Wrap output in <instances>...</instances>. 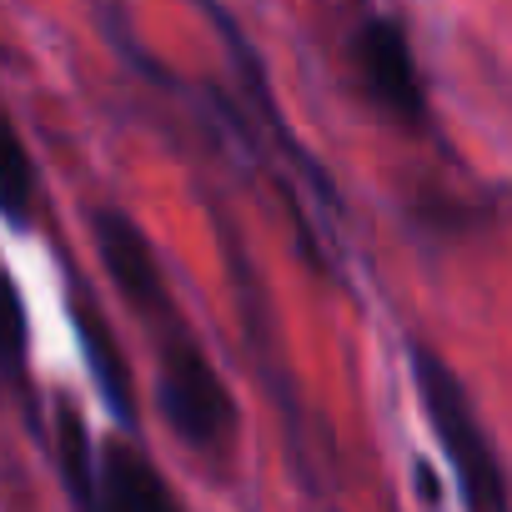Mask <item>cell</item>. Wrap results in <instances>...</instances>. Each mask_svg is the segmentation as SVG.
<instances>
[{
    "mask_svg": "<svg viewBox=\"0 0 512 512\" xmlns=\"http://www.w3.org/2000/svg\"><path fill=\"white\" fill-rule=\"evenodd\" d=\"M412 372H417V392H422V407L432 417V432L452 462V477L462 487V502L467 512H512V497H507V477H502V462L487 442V427L467 397V387L452 377V367L417 347L412 352Z\"/></svg>",
    "mask_w": 512,
    "mask_h": 512,
    "instance_id": "cell-1",
    "label": "cell"
},
{
    "mask_svg": "<svg viewBox=\"0 0 512 512\" xmlns=\"http://www.w3.org/2000/svg\"><path fill=\"white\" fill-rule=\"evenodd\" d=\"M156 402H161V417L171 422V432L196 452H221L236 432V407L226 397V382L216 377L206 352L176 322H161Z\"/></svg>",
    "mask_w": 512,
    "mask_h": 512,
    "instance_id": "cell-2",
    "label": "cell"
},
{
    "mask_svg": "<svg viewBox=\"0 0 512 512\" xmlns=\"http://www.w3.org/2000/svg\"><path fill=\"white\" fill-rule=\"evenodd\" d=\"M352 61H357V81L367 91V101L397 121V126H417L422 111H427V96H422V76H417V56L402 36L397 21H362V31L352 36Z\"/></svg>",
    "mask_w": 512,
    "mask_h": 512,
    "instance_id": "cell-3",
    "label": "cell"
},
{
    "mask_svg": "<svg viewBox=\"0 0 512 512\" xmlns=\"http://www.w3.org/2000/svg\"><path fill=\"white\" fill-rule=\"evenodd\" d=\"M91 231H96V251H101V267L106 277L116 282V292L136 307V317L146 322H171V302H166V282H161V262L151 241L141 236V226L116 211V206H101L91 216Z\"/></svg>",
    "mask_w": 512,
    "mask_h": 512,
    "instance_id": "cell-4",
    "label": "cell"
},
{
    "mask_svg": "<svg viewBox=\"0 0 512 512\" xmlns=\"http://www.w3.org/2000/svg\"><path fill=\"white\" fill-rule=\"evenodd\" d=\"M96 512H176V502L161 472L131 442H111L101 452V507Z\"/></svg>",
    "mask_w": 512,
    "mask_h": 512,
    "instance_id": "cell-5",
    "label": "cell"
},
{
    "mask_svg": "<svg viewBox=\"0 0 512 512\" xmlns=\"http://www.w3.org/2000/svg\"><path fill=\"white\" fill-rule=\"evenodd\" d=\"M76 337H81V352H86V362H91V377H96V387H101V397H106V407L121 417V422H131L136 417V397H131V372H126V357H121V347H116V337H111V327L101 322V312L86 302V297H76Z\"/></svg>",
    "mask_w": 512,
    "mask_h": 512,
    "instance_id": "cell-6",
    "label": "cell"
},
{
    "mask_svg": "<svg viewBox=\"0 0 512 512\" xmlns=\"http://www.w3.org/2000/svg\"><path fill=\"white\" fill-rule=\"evenodd\" d=\"M0 216L11 226H31L36 216V166L26 156V141L0 111Z\"/></svg>",
    "mask_w": 512,
    "mask_h": 512,
    "instance_id": "cell-7",
    "label": "cell"
},
{
    "mask_svg": "<svg viewBox=\"0 0 512 512\" xmlns=\"http://www.w3.org/2000/svg\"><path fill=\"white\" fill-rule=\"evenodd\" d=\"M56 452H61V472H66L71 502H76L81 512H96V507H101V462L91 457L86 422H81L76 407H66V402H61V437H56Z\"/></svg>",
    "mask_w": 512,
    "mask_h": 512,
    "instance_id": "cell-8",
    "label": "cell"
},
{
    "mask_svg": "<svg viewBox=\"0 0 512 512\" xmlns=\"http://www.w3.org/2000/svg\"><path fill=\"white\" fill-rule=\"evenodd\" d=\"M26 357H31V327H26V302L0 267V377L26 382Z\"/></svg>",
    "mask_w": 512,
    "mask_h": 512,
    "instance_id": "cell-9",
    "label": "cell"
}]
</instances>
